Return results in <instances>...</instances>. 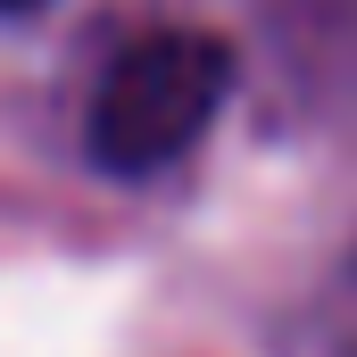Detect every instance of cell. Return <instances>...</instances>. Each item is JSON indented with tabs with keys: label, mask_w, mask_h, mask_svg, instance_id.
Listing matches in <instances>:
<instances>
[{
	"label": "cell",
	"mask_w": 357,
	"mask_h": 357,
	"mask_svg": "<svg viewBox=\"0 0 357 357\" xmlns=\"http://www.w3.org/2000/svg\"><path fill=\"white\" fill-rule=\"evenodd\" d=\"M0 8H8V17H17V8H42V0H0Z\"/></svg>",
	"instance_id": "7a4b0ae2"
},
{
	"label": "cell",
	"mask_w": 357,
	"mask_h": 357,
	"mask_svg": "<svg viewBox=\"0 0 357 357\" xmlns=\"http://www.w3.org/2000/svg\"><path fill=\"white\" fill-rule=\"evenodd\" d=\"M233 91V50L208 25H158L142 42H125L108 59V75L91 91L84 142L108 175H158L216 125Z\"/></svg>",
	"instance_id": "6da1fadb"
}]
</instances>
